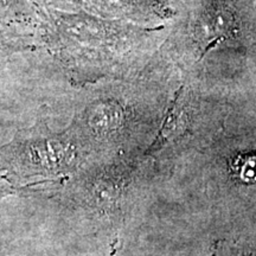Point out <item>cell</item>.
I'll list each match as a JSON object with an SVG mask.
<instances>
[{"mask_svg": "<svg viewBox=\"0 0 256 256\" xmlns=\"http://www.w3.org/2000/svg\"><path fill=\"white\" fill-rule=\"evenodd\" d=\"M182 87L174 94V98L170 104L168 112H166L164 122L160 127L158 136L153 140L151 146L146 150V154L158 152L162 147H165L168 142H174L183 136L188 127V114L180 101Z\"/></svg>", "mask_w": 256, "mask_h": 256, "instance_id": "cell-1", "label": "cell"}, {"mask_svg": "<svg viewBox=\"0 0 256 256\" xmlns=\"http://www.w3.org/2000/svg\"><path fill=\"white\" fill-rule=\"evenodd\" d=\"M10 46H11V40H8L4 32L0 30V50L8 49Z\"/></svg>", "mask_w": 256, "mask_h": 256, "instance_id": "cell-4", "label": "cell"}, {"mask_svg": "<svg viewBox=\"0 0 256 256\" xmlns=\"http://www.w3.org/2000/svg\"><path fill=\"white\" fill-rule=\"evenodd\" d=\"M222 40H223V37H218V38H216V40H214L212 42H210V43L208 44V46L206 48V49H204L203 52L200 54V60H203V58H204V56H206V54L209 52V51H210L211 49H214V48H215V46H217V44H218L220 42H222Z\"/></svg>", "mask_w": 256, "mask_h": 256, "instance_id": "cell-3", "label": "cell"}, {"mask_svg": "<svg viewBox=\"0 0 256 256\" xmlns=\"http://www.w3.org/2000/svg\"><path fill=\"white\" fill-rule=\"evenodd\" d=\"M28 0H0V18L8 22H22L26 14Z\"/></svg>", "mask_w": 256, "mask_h": 256, "instance_id": "cell-2", "label": "cell"}]
</instances>
